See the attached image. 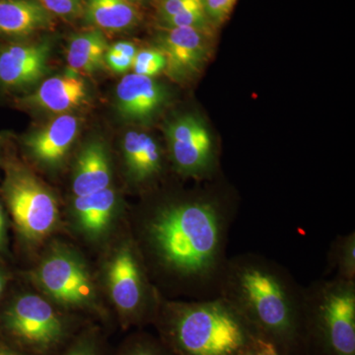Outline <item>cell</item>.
I'll return each mask as SVG.
<instances>
[{
	"label": "cell",
	"instance_id": "6da1fadb",
	"mask_svg": "<svg viewBox=\"0 0 355 355\" xmlns=\"http://www.w3.org/2000/svg\"><path fill=\"white\" fill-rule=\"evenodd\" d=\"M234 218L216 196L173 198L142 219V242L159 272L191 297H216Z\"/></svg>",
	"mask_w": 355,
	"mask_h": 355
},
{
	"label": "cell",
	"instance_id": "7a4b0ae2",
	"mask_svg": "<svg viewBox=\"0 0 355 355\" xmlns=\"http://www.w3.org/2000/svg\"><path fill=\"white\" fill-rule=\"evenodd\" d=\"M217 296L225 299L260 340L280 355H308L304 287L279 263L257 253L228 257Z\"/></svg>",
	"mask_w": 355,
	"mask_h": 355
},
{
	"label": "cell",
	"instance_id": "3957f363",
	"mask_svg": "<svg viewBox=\"0 0 355 355\" xmlns=\"http://www.w3.org/2000/svg\"><path fill=\"white\" fill-rule=\"evenodd\" d=\"M158 324L172 355H240L257 340L239 313L220 296L166 302Z\"/></svg>",
	"mask_w": 355,
	"mask_h": 355
},
{
	"label": "cell",
	"instance_id": "277c9868",
	"mask_svg": "<svg viewBox=\"0 0 355 355\" xmlns=\"http://www.w3.org/2000/svg\"><path fill=\"white\" fill-rule=\"evenodd\" d=\"M308 355H355V282L324 277L304 287Z\"/></svg>",
	"mask_w": 355,
	"mask_h": 355
},
{
	"label": "cell",
	"instance_id": "5b68a950",
	"mask_svg": "<svg viewBox=\"0 0 355 355\" xmlns=\"http://www.w3.org/2000/svg\"><path fill=\"white\" fill-rule=\"evenodd\" d=\"M4 193L14 223L26 239H42L55 228L58 219L57 200L31 172L16 169L9 173Z\"/></svg>",
	"mask_w": 355,
	"mask_h": 355
},
{
	"label": "cell",
	"instance_id": "8992f818",
	"mask_svg": "<svg viewBox=\"0 0 355 355\" xmlns=\"http://www.w3.org/2000/svg\"><path fill=\"white\" fill-rule=\"evenodd\" d=\"M4 323L14 338L38 352L53 349L67 334L64 322L53 307L40 296L30 294L14 301Z\"/></svg>",
	"mask_w": 355,
	"mask_h": 355
},
{
	"label": "cell",
	"instance_id": "52a82bcc",
	"mask_svg": "<svg viewBox=\"0 0 355 355\" xmlns=\"http://www.w3.org/2000/svg\"><path fill=\"white\" fill-rule=\"evenodd\" d=\"M173 164L186 177L210 175L216 162L211 135L198 116L186 114L171 121L166 130Z\"/></svg>",
	"mask_w": 355,
	"mask_h": 355
},
{
	"label": "cell",
	"instance_id": "ba28073f",
	"mask_svg": "<svg viewBox=\"0 0 355 355\" xmlns=\"http://www.w3.org/2000/svg\"><path fill=\"white\" fill-rule=\"evenodd\" d=\"M40 284L58 304L83 307L92 303L94 289L87 268L71 252L57 250L49 254L37 273Z\"/></svg>",
	"mask_w": 355,
	"mask_h": 355
},
{
	"label": "cell",
	"instance_id": "9c48e42d",
	"mask_svg": "<svg viewBox=\"0 0 355 355\" xmlns=\"http://www.w3.org/2000/svg\"><path fill=\"white\" fill-rule=\"evenodd\" d=\"M137 250L132 243L123 244L108 268L110 294L114 305L130 320L144 317L149 291L146 275Z\"/></svg>",
	"mask_w": 355,
	"mask_h": 355
},
{
	"label": "cell",
	"instance_id": "30bf717a",
	"mask_svg": "<svg viewBox=\"0 0 355 355\" xmlns=\"http://www.w3.org/2000/svg\"><path fill=\"white\" fill-rule=\"evenodd\" d=\"M158 49L166 58V71L177 81L193 78L209 53L207 30L170 28L158 37Z\"/></svg>",
	"mask_w": 355,
	"mask_h": 355
},
{
	"label": "cell",
	"instance_id": "8fae6325",
	"mask_svg": "<svg viewBox=\"0 0 355 355\" xmlns=\"http://www.w3.org/2000/svg\"><path fill=\"white\" fill-rule=\"evenodd\" d=\"M51 53L48 40L0 49V86L22 89L38 83L49 72Z\"/></svg>",
	"mask_w": 355,
	"mask_h": 355
},
{
	"label": "cell",
	"instance_id": "7c38bea8",
	"mask_svg": "<svg viewBox=\"0 0 355 355\" xmlns=\"http://www.w3.org/2000/svg\"><path fill=\"white\" fill-rule=\"evenodd\" d=\"M166 99L165 88L153 77L130 73L116 85V110L128 121L149 120L162 108Z\"/></svg>",
	"mask_w": 355,
	"mask_h": 355
},
{
	"label": "cell",
	"instance_id": "4fadbf2b",
	"mask_svg": "<svg viewBox=\"0 0 355 355\" xmlns=\"http://www.w3.org/2000/svg\"><path fill=\"white\" fill-rule=\"evenodd\" d=\"M79 121L71 114H58L44 127L25 140L35 160L46 166H57L69 153L79 132Z\"/></svg>",
	"mask_w": 355,
	"mask_h": 355
},
{
	"label": "cell",
	"instance_id": "5bb4252c",
	"mask_svg": "<svg viewBox=\"0 0 355 355\" xmlns=\"http://www.w3.org/2000/svg\"><path fill=\"white\" fill-rule=\"evenodd\" d=\"M88 91L84 79L76 74L50 77L43 81L24 103L43 111L58 114L81 106L87 99Z\"/></svg>",
	"mask_w": 355,
	"mask_h": 355
},
{
	"label": "cell",
	"instance_id": "9a60e30c",
	"mask_svg": "<svg viewBox=\"0 0 355 355\" xmlns=\"http://www.w3.org/2000/svg\"><path fill=\"white\" fill-rule=\"evenodd\" d=\"M55 17L39 0H0V35L27 38L53 29Z\"/></svg>",
	"mask_w": 355,
	"mask_h": 355
},
{
	"label": "cell",
	"instance_id": "2e32d148",
	"mask_svg": "<svg viewBox=\"0 0 355 355\" xmlns=\"http://www.w3.org/2000/svg\"><path fill=\"white\" fill-rule=\"evenodd\" d=\"M123 161L130 181L144 184L162 172V154L156 140L144 132L130 130L123 140Z\"/></svg>",
	"mask_w": 355,
	"mask_h": 355
},
{
	"label": "cell",
	"instance_id": "e0dca14e",
	"mask_svg": "<svg viewBox=\"0 0 355 355\" xmlns=\"http://www.w3.org/2000/svg\"><path fill=\"white\" fill-rule=\"evenodd\" d=\"M112 180L108 151L102 142L95 140L83 147L77 157L72 179L76 197L110 188Z\"/></svg>",
	"mask_w": 355,
	"mask_h": 355
},
{
	"label": "cell",
	"instance_id": "ac0fdd59",
	"mask_svg": "<svg viewBox=\"0 0 355 355\" xmlns=\"http://www.w3.org/2000/svg\"><path fill=\"white\" fill-rule=\"evenodd\" d=\"M116 207V196L111 188L76 197L73 209L77 225L89 237H100L108 230Z\"/></svg>",
	"mask_w": 355,
	"mask_h": 355
},
{
	"label": "cell",
	"instance_id": "d6986e66",
	"mask_svg": "<svg viewBox=\"0 0 355 355\" xmlns=\"http://www.w3.org/2000/svg\"><path fill=\"white\" fill-rule=\"evenodd\" d=\"M109 44L100 30L81 33L70 40L67 60L70 74L90 76L106 65Z\"/></svg>",
	"mask_w": 355,
	"mask_h": 355
},
{
	"label": "cell",
	"instance_id": "ffe728a7",
	"mask_svg": "<svg viewBox=\"0 0 355 355\" xmlns=\"http://www.w3.org/2000/svg\"><path fill=\"white\" fill-rule=\"evenodd\" d=\"M83 16L100 31H127L139 21V11L128 0H84Z\"/></svg>",
	"mask_w": 355,
	"mask_h": 355
},
{
	"label": "cell",
	"instance_id": "44dd1931",
	"mask_svg": "<svg viewBox=\"0 0 355 355\" xmlns=\"http://www.w3.org/2000/svg\"><path fill=\"white\" fill-rule=\"evenodd\" d=\"M159 17L165 29L191 27L207 30V15L202 0H160Z\"/></svg>",
	"mask_w": 355,
	"mask_h": 355
},
{
	"label": "cell",
	"instance_id": "7402d4cb",
	"mask_svg": "<svg viewBox=\"0 0 355 355\" xmlns=\"http://www.w3.org/2000/svg\"><path fill=\"white\" fill-rule=\"evenodd\" d=\"M328 272L336 279L355 282V232L336 236L328 251Z\"/></svg>",
	"mask_w": 355,
	"mask_h": 355
},
{
	"label": "cell",
	"instance_id": "603a6c76",
	"mask_svg": "<svg viewBox=\"0 0 355 355\" xmlns=\"http://www.w3.org/2000/svg\"><path fill=\"white\" fill-rule=\"evenodd\" d=\"M132 69L133 73L153 78L166 69L164 53L159 49L137 51Z\"/></svg>",
	"mask_w": 355,
	"mask_h": 355
},
{
	"label": "cell",
	"instance_id": "cb8c5ba5",
	"mask_svg": "<svg viewBox=\"0 0 355 355\" xmlns=\"http://www.w3.org/2000/svg\"><path fill=\"white\" fill-rule=\"evenodd\" d=\"M137 49L130 42H118L109 46L106 65L116 73H125L132 69Z\"/></svg>",
	"mask_w": 355,
	"mask_h": 355
},
{
	"label": "cell",
	"instance_id": "d4e9b609",
	"mask_svg": "<svg viewBox=\"0 0 355 355\" xmlns=\"http://www.w3.org/2000/svg\"><path fill=\"white\" fill-rule=\"evenodd\" d=\"M53 16L72 21L83 15L84 0H39Z\"/></svg>",
	"mask_w": 355,
	"mask_h": 355
},
{
	"label": "cell",
	"instance_id": "484cf974",
	"mask_svg": "<svg viewBox=\"0 0 355 355\" xmlns=\"http://www.w3.org/2000/svg\"><path fill=\"white\" fill-rule=\"evenodd\" d=\"M207 17L216 23L223 22L232 11L237 0H202Z\"/></svg>",
	"mask_w": 355,
	"mask_h": 355
},
{
	"label": "cell",
	"instance_id": "4316f807",
	"mask_svg": "<svg viewBox=\"0 0 355 355\" xmlns=\"http://www.w3.org/2000/svg\"><path fill=\"white\" fill-rule=\"evenodd\" d=\"M125 355H172V354L167 347L164 349L163 347H159L156 343L141 340L135 343Z\"/></svg>",
	"mask_w": 355,
	"mask_h": 355
},
{
	"label": "cell",
	"instance_id": "83f0119b",
	"mask_svg": "<svg viewBox=\"0 0 355 355\" xmlns=\"http://www.w3.org/2000/svg\"><path fill=\"white\" fill-rule=\"evenodd\" d=\"M65 355H98V354L92 340H83L73 345Z\"/></svg>",
	"mask_w": 355,
	"mask_h": 355
},
{
	"label": "cell",
	"instance_id": "f1b7e54d",
	"mask_svg": "<svg viewBox=\"0 0 355 355\" xmlns=\"http://www.w3.org/2000/svg\"><path fill=\"white\" fill-rule=\"evenodd\" d=\"M254 355H280L272 343L257 338L254 345Z\"/></svg>",
	"mask_w": 355,
	"mask_h": 355
},
{
	"label": "cell",
	"instance_id": "f546056e",
	"mask_svg": "<svg viewBox=\"0 0 355 355\" xmlns=\"http://www.w3.org/2000/svg\"><path fill=\"white\" fill-rule=\"evenodd\" d=\"M4 240H6V219L0 205V249L3 247Z\"/></svg>",
	"mask_w": 355,
	"mask_h": 355
},
{
	"label": "cell",
	"instance_id": "4dcf8cb0",
	"mask_svg": "<svg viewBox=\"0 0 355 355\" xmlns=\"http://www.w3.org/2000/svg\"><path fill=\"white\" fill-rule=\"evenodd\" d=\"M0 355H20L16 352H11V350L0 349Z\"/></svg>",
	"mask_w": 355,
	"mask_h": 355
},
{
	"label": "cell",
	"instance_id": "1f68e13d",
	"mask_svg": "<svg viewBox=\"0 0 355 355\" xmlns=\"http://www.w3.org/2000/svg\"><path fill=\"white\" fill-rule=\"evenodd\" d=\"M240 355H254V345H253V347H250V349L245 350V352H243V354H240Z\"/></svg>",
	"mask_w": 355,
	"mask_h": 355
},
{
	"label": "cell",
	"instance_id": "d6a6232c",
	"mask_svg": "<svg viewBox=\"0 0 355 355\" xmlns=\"http://www.w3.org/2000/svg\"><path fill=\"white\" fill-rule=\"evenodd\" d=\"M4 287V277L3 275L0 273V295H1L2 291H3Z\"/></svg>",
	"mask_w": 355,
	"mask_h": 355
},
{
	"label": "cell",
	"instance_id": "836d02e7",
	"mask_svg": "<svg viewBox=\"0 0 355 355\" xmlns=\"http://www.w3.org/2000/svg\"><path fill=\"white\" fill-rule=\"evenodd\" d=\"M128 1L132 2H132L142 1V0H128Z\"/></svg>",
	"mask_w": 355,
	"mask_h": 355
}]
</instances>
